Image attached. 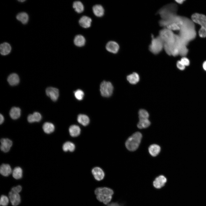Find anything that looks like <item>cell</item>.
<instances>
[{"label": "cell", "mask_w": 206, "mask_h": 206, "mask_svg": "<svg viewBox=\"0 0 206 206\" xmlns=\"http://www.w3.org/2000/svg\"><path fill=\"white\" fill-rule=\"evenodd\" d=\"M142 138V135L139 132H136L129 137L126 141L125 145L130 151H134L139 146Z\"/></svg>", "instance_id": "cell-2"}, {"label": "cell", "mask_w": 206, "mask_h": 206, "mask_svg": "<svg viewBox=\"0 0 206 206\" xmlns=\"http://www.w3.org/2000/svg\"><path fill=\"white\" fill-rule=\"evenodd\" d=\"M25 1V0H18V1H19V2H24V1Z\"/></svg>", "instance_id": "cell-42"}, {"label": "cell", "mask_w": 206, "mask_h": 206, "mask_svg": "<svg viewBox=\"0 0 206 206\" xmlns=\"http://www.w3.org/2000/svg\"><path fill=\"white\" fill-rule=\"evenodd\" d=\"M181 62L185 66H188L190 64V61L189 59L185 57H183L180 60Z\"/></svg>", "instance_id": "cell-35"}, {"label": "cell", "mask_w": 206, "mask_h": 206, "mask_svg": "<svg viewBox=\"0 0 206 206\" xmlns=\"http://www.w3.org/2000/svg\"><path fill=\"white\" fill-rule=\"evenodd\" d=\"M127 79L130 84H135L139 81L140 77L139 75L137 73L133 72L127 76Z\"/></svg>", "instance_id": "cell-23"}, {"label": "cell", "mask_w": 206, "mask_h": 206, "mask_svg": "<svg viewBox=\"0 0 206 206\" xmlns=\"http://www.w3.org/2000/svg\"><path fill=\"white\" fill-rule=\"evenodd\" d=\"M7 80L10 85L14 86L19 84V78L17 74L15 73H12L8 76Z\"/></svg>", "instance_id": "cell-16"}, {"label": "cell", "mask_w": 206, "mask_h": 206, "mask_svg": "<svg viewBox=\"0 0 206 206\" xmlns=\"http://www.w3.org/2000/svg\"><path fill=\"white\" fill-rule=\"evenodd\" d=\"M86 40L84 37L81 35L76 36L74 40V44L78 47H81L85 44Z\"/></svg>", "instance_id": "cell-20"}, {"label": "cell", "mask_w": 206, "mask_h": 206, "mask_svg": "<svg viewBox=\"0 0 206 206\" xmlns=\"http://www.w3.org/2000/svg\"><path fill=\"white\" fill-rule=\"evenodd\" d=\"M16 19L20 21L23 24H26L29 20V16L25 12H20L16 16Z\"/></svg>", "instance_id": "cell-24"}, {"label": "cell", "mask_w": 206, "mask_h": 206, "mask_svg": "<svg viewBox=\"0 0 206 206\" xmlns=\"http://www.w3.org/2000/svg\"><path fill=\"white\" fill-rule=\"evenodd\" d=\"M158 36L163 42L164 45H170L175 42L177 35L175 34L173 31L163 28L160 30Z\"/></svg>", "instance_id": "cell-4"}, {"label": "cell", "mask_w": 206, "mask_h": 206, "mask_svg": "<svg viewBox=\"0 0 206 206\" xmlns=\"http://www.w3.org/2000/svg\"><path fill=\"white\" fill-rule=\"evenodd\" d=\"M62 148L64 151L66 152L69 150L70 152H73L75 149V146L72 142H67L64 144Z\"/></svg>", "instance_id": "cell-31"}, {"label": "cell", "mask_w": 206, "mask_h": 206, "mask_svg": "<svg viewBox=\"0 0 206 206\" xmlns=\"http://www.w3.org/2000/svg\"><path fill=\"white\" fill-rule=\"evenodd\" d=\"M21 112V110L19 108L14 107L11 109L9 112V115L12 119H16L20 117Z\"/></svg>", "instance_id": "cell-21"}, {"label": "cell", "mask_w": 206, "mask_h": 206, "mask_svg": "<svg viewBox=\"0 0 206 206\" xmlns=\"http://www.w3.org/2000/svg\"><path fill=\"white\" fill-rule=\"evenodd\" d=\"M164 43L158 35L156 37L152 36L149 50L153 54L157 55L164 49Z\"/></svg>", "instance_id": "cell-5"}, {"label": "cell", "mask_w": 206, "mask_h": 206, "mask_svg": "<svg viewBox=\"0 0 206 206\" xmlns=\"http://www.w3.org/2000/svg\"><path fill=\"white\" fill-rule=\"evenodd\" d=\"M45 92L47 95L54 101L57 100L59 96V91L57 88L49 87L46 88Z\"/></svg>", "instance_id": "cell-9"}, {"label": "cell", "mask_w": 206, "mask_h": 206, "mask_svg": "<svg viewBox=\"0 0 206 206\" xmlns=\"http://www.w3.org/2000/svg\"><path fill=\"white\" fill-rule=\"evenodd\" d=\"M41 119V116L40 114L37 112H35L32 114H29L27 118L28 122L32 123L35 122H39Z\"/></svg>", "instance_id": "cell-19"}, {"label": "cell", "mask_w": 206, "mask_h": 206, "mask_svg": "<svg viewBox=\"0 0 206 206\" xmlns=\"http://www.w3.org/2000/svg\"><path fill=\"white\" fill-rule=\"evenodd\" d=\"M11 50V46L9 43L5 42L1 44L0 53L2 55L5 56L8 55L10 53Z\"/></svg>", "instance_id": "cell-15"}, {"label": "cell", "mask_w": 206, "mask_h": 206, "mask_svg": "<svg viewBox=\"0 0 206 206\" xmlns=\"http://www.w3.org/2000/svg\"><path fill=\"white\" fill-rule=\"evenodd\" d=\"M106 206H124V205L118 202H112L108 204Z\"/></svg>", "instance_id": "cell-38"}, {"label": "cell", "mask_w": 206, "mask_h": 206, "mask_svg": "<svg viewBox=\"0 0 206 206\" xmlns=\"http://www.w3.org/2000/svg\"><path fill=\"white\" fill-rule=\"evenodd\" d=\"M92 22L91 18L86 16H83L79 20V23L82 27L86 28L90 27Z\"/></svg>", "instance_id": "cell-14"}, {"label": "cell", "mask_w": 206, "mask_h": 206, "mask_svg": "<svg viewBox=\"0 0 206 206\" xmlns=\"http://www.w3.org/2000/svg\"><path fill=\"white\" fill-rule=\"evenodd\" d=\"M139 119H148L149 114L146 110L144 109H141L138 112Z\"/></svg>", "instance_id": "cell-32"}, {"label": "cell", "mask_w": 206, "mask_h": 206, "mask_svg": "<svg viewBox=\"0 0 206 206\" xmlns=\"http://www.w3.org/2000/svg\"><path fill=\"white\" fill-rule=\"evenodd\" d=\"M92 173L94 179L97 181H100L102 180L105 177L104 172L99 167H96L93 168L92 171Z\"/></svg>", "instance_id": "cell-10"}, {"label": "cell", "mask_w": 206, "mask_h": 206, "mask_svg": "<svg viewBox=\"0 0 206 206\" xmlns=\"http://www.w3.org/2000/svg\"><path fill=\"white\" fill-rule=\"evenodd\" d=\"M22 190L21 187L19 185H18L16 187H13L11 189V191L19 193Z\"/></svg>", "instance_id": "cell-37"}, {"label": "cell", "mask_w": 206, "mask_h": 206, "mask_svg": "<svg viewBox=\"0 0 206 206\" xmlns=\"http://www.w3.org/2000/svg\"><path fill=\"white\" fill-rule=\"evenodd\" d=\"M75 98L78 100H82L84 96V92L80 89H78L74 92Z\"/></svg>", "instance_id": "cell-33"}, {"label": "cell", "mask_w": 206, "mask_h": 206, "mask_svg": "<svg viewBox=\"0 0 206 206\" xmlns=\"http://www.w3.org/2000/svg\"><path fill=\"white\" fill-rule=\"evenodd\" d=\"M69 132L71 136L74 137H76L80 135V129L78 126L72 125L69 128Z\"/></svg>", "instance_id": "cell-25"}, {"label": "cell", "mask_w": 206, "mask_h": 206, "mask_svg": "<svg viewBox=\"0 0 206 206\" xmlns=\"http://www.w3.org/2000/svg\"><path fill=\"white\" fill-rule=\"evenodd\" d=\"M203 69L206 71V61L203 62Z\"/></svg>", "instance_id": "cell-40"}, {"label": "cell", "mask_w": 206, "mask_h": 206, "mask_svg": "<svg viewBox=\"0 0 206 206\" xmlns=\"http://www.w3.org/2000/svg\"><path fill=\"white\" fill-rule=\"evenodd\" d=\"M113 87L111 83L109 82L104 81L101 83L100 91L101 95L104 97H109L112 94Z\"/></svg>", "instance_id": "cell-7"}, {"label": "cell", "mask_w": 206, "mask_h": 206, "mask_svg": "<svg viewBox=\"0 0 206 206\" xmlns=\"http://www.w3.org/2000/svg\"><path fill=\"white\" fill-rule=\"evenodd\" d=\"M1 150L4 152H7L9 151L12 145V141L8 138H2L0 140Z\"/></svg>", "instance_id": "cell-13"}, {"label": "cell", "mask_w": 206, "mask_h": 206, "mask_svg": "<svg viewBox=\"0 0 206 206\" xmlns=\"http://www.w3.org/2000/svg\"><path fill=\"white\" fill-rule=\"evenodd\" d=\"M77 120L79 123L84 126H86L89 123L90 119L86 115L80 114L78 116Z\"/></svg>", "instance_id": "cell-26"}, {"label": "cell", "mask_w": 206, "mask_h": 206, "mask_svg": "<svg viewBox=\"0 0 206 206\" xmlns=\"http://www.w3.org/2000/svg\"><path fill=\"white\" fill-rule=\"evenodd\" d=\"M191 18L193 21L201 26L199 31V36L201 37H206V16L197 13L193 14Z\"/></svg>", "instance_id": "cell-3"}, {"label": "cell", "mask_w": 206, "mask_h": 206, "mask_svg": "<svg viewBox=\"0 0 206 206\" xmlns=\"http://www.w3.org/2000/svg\"><path fill=\"white\" fill-rule=\"evenodd\" d=\"M0 123L2 124L4 121V118L3 116L1 114H0Z\"/></svg>", "instance_id": "cell-39"}, {"label": "cell", "mask_w": 206, "mask_h": 206, "mask_svg": "<svg viewBox=\"0 0 206 206\" xmlns=\"http://www.w3.org/2000/svg\"><path fill=\"white\" fill-rule=\"evenodd\" d=\"M160 150V146L157 144H152L148 148L149 153L153 157H155L158 155Z\"/></svg>", "instance_id": "cell-22"}, {"label": "cell", "mask_w": 206, "mask_h": 206, "mask_svg": "<svg viewBox=\"0 0 206 206\" xmlns=\"http://www.w3.org/2000/svg\"><path fill=\"white\" fill-rule=\"evenodd\" d=\"M43 129L45 133L50 134L54 131L55 127L53 124L50 122H46L43 126Z\"/></svg>", "instance_id": "cell-27"}, {"label": "cell", "mask_w": 206, "mask_h": 206, "mask_svg": "<svg viewBox=\"0 0 206 206\" xmlns=\"http://www.w3.org/2000/svg\"><path fill=\"white\" fill-rule=\"evenodd\" d=\"M22 169L19 167H15L12 171L13 176L14 178L16 179L21 178L22 177Z\"/></svg>", "instance_id": "cell-29"}, {"label": "cell", "mask_w": 206, "mask_h": 206, "mask_svg": "<svg viewBox=\"0 0 206 206\" xmlns=\"http://www.w3.org/2000/svg\"><path fill=\"white\" fill-rule=\"evenodd\" d=\"M106 48L110 52L116 54L118 52L119 49V44L114 41H108L106 44Z\"/></svg>", "instance_id": "cell-11"}, {"label": "cell", "mask_w": 206, "mask_h": 206, "mask_svg": "<svg viewBox=\"0 0 206 206\" xmlns=\"http://www.w3.org/2000/svg\"><path fill=\"white\" fill-rule=\"evenodd\" d=\"M9 203V199L5 195H2L1 197L0 204L2 206H7Z\"/></svg>", "instance_id": "cell-34"}, {"label": "cell", "mask_w": 206, "mask_h": 206, "mask_svg": "<svg viewBox=\"0 0 206 206\" xmlns=\"http://www.w3.org/2000/svg\"><path fill=\"white\" fill-rule=\"evenodd\" d=\"M73 7L75 11L78 13H82L84 10V6L82 3L80 1H75L73 3Z\"/></svg>", "instance_id": "cell-28"}, {"label": "cell", "mask_w": 206, "mask_h": 206, "mask_svg": "<svg viewBox=\"0 0 206 206\" xmlns=\"http://www.w3.org/2000/svg\"><path fill=\"white\" fill-rule=\"evenodd\" d=\"M94 193L98 201L105 205H107L112 201L114 192L112 189L104 187L96 188Z\"/></svg>", "instance_id": "cell-1"}, {"label": "cell", "mask_w": 206, "mask_h": 206, "mask_svg": "<svg viewBox=\"0 0 206 206\" xmlns=\"http://www.w3.org/2000/svg\"><path fill=\"white\" fill-rule=\"evenodd\" d=\"M150 124V122L148 119H139L137 126L140 129L146 128L149 126Z\"/></svg>", "instance_id": "cell-30"}, {"label": "cell", "mask_w": 206, "mask_h": 206, "mask_svg": "<svg viewBox=\"0 0 206 206\" xmlns=\"http://www.w3.org/2000/svg\"><path fill=\"white\" fill-rule=\"evenodd\" d=\"M167 178L164 175H160L157 177L153 182L154 187L157 189L163 187L167 182Z\"/></svg>", "instance_id": "cell-8"}, {"label": "cell", "mask_w": 206, "mask_h": 206, "mask_svg": "<svg viewBox=\"0 0 206 206\" xmlns=\"http://www.w3.org/2000/svg\"><path fill=\"white\" fill-rule=\"evenodd\" d=\"M175 6L173 4L167 5L162 7L158 11V13L161 19L165 20L175 15Z\"/></svg>", "instance_id": "cell-6"}, {"label": "cell", "mask_w": 206, "mask_h": 206, "mask_svg": "<svg viewBox=\"0 0 206 206\" xmlns=\"http://www.w3.org/2000/svg\"><path fill=\"white\" fill-rule=\"evenodd\" d=\"M176 65L177 68L181 70H183L185 68V66L183 64L180 60L178 61L177 62Z\"/></svg>", "instance_id": "cell-36"}, {"label": "cell", "mask_w": 206, "mask_h": 206, "mask_svg": "<svg viewBox=\"0 0 206 206\" xmlns=\"http://www.w3.org/2000/svg\"><path fill=\"white\" fill-rule=\"evenodd\" d=\"M11 167L9 164H2L0 167V172L4 176H8L12 173Z\"/></svg>", "instance_id": "cell-17"}, {"label": "cell", "mask_w": 206, "mask_h": 206, "mask_svg": "<svg viewBox=\"0 0 206 206\" xmlns=\"http://www.w3.org/2000/svg\"><path fill=\"white\" fill-rule=\"evenodd\" d=\"M184 1V0H176L175 1L177 3H178L180 4H181Z\"/></svg>", "instance_id": "cell-41"}, {"label": "cell", "mask_w": 206, "mask_h": 206, "mask_svg": "<svg viewBox=\"0 0 206 206\" xmlns=\"http://www.w3.org/2000/svg\"><path fill=\"white\" fill-rule=\"evenodd\" d=\"M92 10L94 15L97 17H101L104 14V9L100 5L97 4L94 5L92 7Z\"/></svg>", "instance_id": "cell-18"}, {"label": "cell", "mask_w": 206, "mask_h": 206, "mask_svg": "<svg viewBox=\"0 0 206 206\" xmlns=\"http://www.w3.org/2000/svg\"><path fill=\"white\" fill-rule=\"evenodd\" d=\"M9 196L12 205L17 206L21 202V197L19 193L11 191L9 193Z\"/></svg>", "instance_id": "cell-12"}]
</instances>
